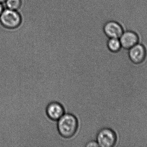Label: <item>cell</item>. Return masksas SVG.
<instances>
[{
  "mask_svg": "<svg viewBox=\"0 0 147 147\" xmlns=\"http://www.w3.org/2000/svg\"><path fill=\"white\" fill-rule=\"evenodd\" d=\"M84 146L86 147H99L96 140H91L89 141L86 143Z\"/></svg>",
  "mask_w": 147,
  "mask_h": 147,
  "instance_id": "30bf717a",
  "label": "cell"
},
{
  "mask_svg": "<svg viewBox=\"0 0 147 147\" xmlns=\"http://www.w3.org/2000/svg\"><path fill=\"white\" fill-rule=\"evenodd\" d=\"M129 50V58L134 64H139L145 61L146 58L147 51L144 45L138 43Z\"/></svg>",
  "mask_w": 147,
  "mask_h": 147,
  "instance_id": "5b68a950",
  "label": "cell"
},
{
  "mask_svg": "<svg viewBox=\"0 0 147 147\" xmlns=\"http://www.w3.org/2000/svg\"><path fill=\"white\" fill-rule=\"evenodd\" d=\"M65 113L64 106L58 101L50 102L45 107L46 115L52 121H57Z\"/></svg>",
  "mask_w": 147,
  "mask_h": 147,
  "instance_id": "277c9868",
  "label": "cell"
},
{
  "mask_svg": "<svg viewBox=\"0 0 147 147\" xmlns=\"http://www.w3.org/2000/svg\"><path fill=\"white\" fill-rule=\"evenodd\" d=\"M6 0H0V3H4L5 2Z\"/></svg>",
  "mask_w": 147,
  "mask_h": 147,
  "instance_id": "7c38bea8",
  "label": "cell"
},
{
  "mask_svg": "<svg viewBox=\"0 0 147 147\" xmlns=\"http://www.w3.org/2000/svg\"><path fill=\"white\" fill-rule=\"evenodd\" d=\"M122 2H123V1H122ZM122 2H121V3H122ZM117 9H118V8H117ZM120 9H121V8H120ZM118 9H117V10H118ZM118 10H119V9H118ZM115 17H114V21H115Z\"/></svg>",
  "mask_w": 147,
  "mask_h": 147,
  "instance_id": "4fadbf2b",
  "label": "cell"
},
{
  "mask_svg": "<svg viewBox=\"0 0 147 147\" xmlns=\"http://www.w3.org/2000/svg\"><path fill=\"white\" fill-rule=\"evenodd\" d=\"M117 140V135L115 131L107 127L100 129L96 135V140L99 147H114Z\"/></svg>",
  "mask_w": 147,
  "mask_h": 147,
  "instance_id": "3957f363",
  "label": "cell"
},
{
  "mask_svg": "<svg viewBox=\"0 0 147 147\" xmlns=\"http://www.w3.org/2000/svg\"><path fill=\"white\" fill-rule=\"evenodd\" d=\"M106 45L109 51L113 53L117 52L122 48L119 39L117 38H108Z\"/></svg>",
  "mask_w": 147,
  "mask_h": 147,
  "instance_id": "ba28073f",
  "label": "cell"
},
{
  "mask_svg": "<svg viewBox=\"0 0 147 147\" xmlns=\"http://www.w3.org/2000/svg\"><path fill=\"white\" fill-rule=\"evenodd\" d=\"M79 127L78 117L71 113H65L57 121V129L60 136L66 140L76 135Z\"/></svg>",
  "mask_w": 147,
  "mask_h": 147,
  "instance_id": "6da1fadb",
  "label": "cell"
},
{
  "mask_svg": "<svg viewBox=\"0 0 147 147\" xmlns=\"http://www.w3.org/2000/svg\"><path fill=\"white\" fill-rule=\"evenodd\" d=\"M103 31L109 38L119 39L124 32L121 25L115 21L108 20L103 26Z\"/></svg>",
  "mask_w": 147,
  "mask_h": 147,
  "instance_id": "8992f818",
  "label": "cell"
},
{
  "mask_svg": "<svg viewBox=\"0 0 147 147\" xmlns=\"http://www.w3.org/2000/svg\"><path fill=\"white\" fill-rule=\"evenodd\" d=\"M22 22V16L17 10L7 8L3 9L0 16V23L7 29H16L21 25Z\"/></svg>",
  "mask_w": 147,
  "mask_h": 147,
  "instance_id": "7a4b0ae2",
  "label": "cell"
},
{
  "mask_svg": "<svg viewBox=\"0 0 147 147\" xmlns=\"http://www.w3.org/2000/svg\"><path fill=\"white\" fill-rule=\"evenodd\" d=\"M4 3L7 8L18 11L22 6V0H6Z\"/></svg>",
  "mask_w": 147,
  "mask_h": 147,
  "instance_id": "9c48e42d",
  "label": "cell"
},
{
  "mask_svg": "<svg viewBox=\"0 0 147 147\" xmlns=\"http://www.w3.org/2000/svg\"><path fill=\"white\" fill-rule=\"evenodd\" d=\"M122 47L129 50L139 42V37L135 32L126 30L119 38Z\"/></svg>",
  "mask_w": 147,
  "mask_h": 147,
  "instance_id": "52a82bcc",
  "label": "cell"
},
{
  "mask_svg": "<svg viewBox=\"0 0 147 147\" xmlns=\"http://www.w3.org/2000/svg\"><path fill=\"white\" fill-rule=\"evenodd\" d=\"M4 9V7H3L2 3H0V16L1 14L2 13Z\"/></svg>",
  "mask_w": 147,
  "mask_h": 147,
  "instance_id": "8fae6325",
  "label": "cell"
}]
</instances>
